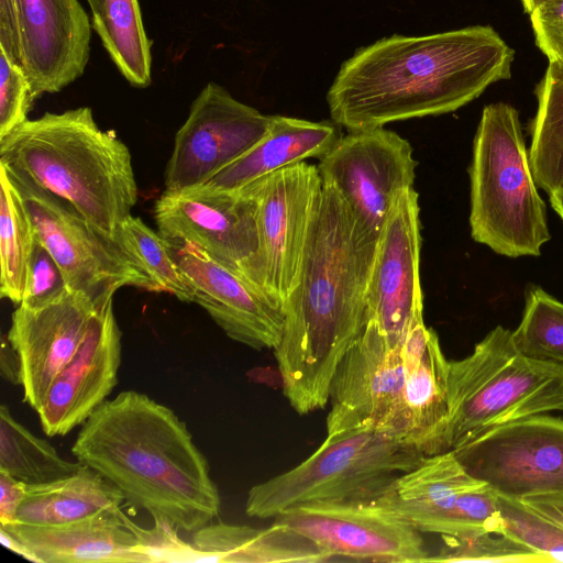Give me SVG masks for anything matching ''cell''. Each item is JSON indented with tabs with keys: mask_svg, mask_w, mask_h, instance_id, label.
I'll use <instances>...</instances> for the list:
<instances>
[{
	"mask_svg": "<svg viewBox=\"0 0 563 563\" xmlns=\"http://www.w3.org/2000/svg\"><path fill=\"white\" fill-rule=\"evenodd\" d=\"M27 490V484L0 471V525L18 522V510Z\"/></svg>",
	"mask_w": 563,
	"mask_h": 563,
	"instance_id": "39",
	"label": "cell"
},
{
	"mask_svg": "<svg viewBox=\"0 0 563 563\" xmlns=\"http://www.w3.org/2000/svg\"><path fill=\"white\" fill-rule=\"evenodd\" d=\"M97 309L86 296L68 289L45 306L18 305L13 311L7 339L20 360L23 401L34 410L82 343Z\"/></svg>",
	"mask_w": 563,
	"mask_h": 563,
	"instance_id": "20",
	"label": "cell"
},
{
	"mask_svg": "<svg viewBox=\"0 0 563 563\" xmlns=\"http://www.w3.org/2000/svg\"><path fill=\"white\" fill-rule=\"evenodd\" d=\"M82 463L67 461L46 440L18 422L0 407V471L27 485L47 484L78 472Z\"/></svg>",
	"mask_w": 563,
	"mask_h": 563,
	"instance_id": "29",
	"label": "cell"
},
{
	"mask_svg": "<svg viewBox=\"0 0 563 563\" xmlns=\"http://www.w3.org/2000/svg\"><path fill=\"white\" fill-rule=\"evenodd\" d=\"M7 173L22 197L35 236L58 264L69 289L98 308L124 286L153 291L147 275L114 238L64 199Z\"/></svg>",
	"mask_w": 563,
	"mask_h": 563,
	"instance_id": "8",
	"label": "cell"
},
{
	"mask_svg": "<svg viewBox=\"0 0 563 563\" xmlns=\"http://www.w3.org/2000/svg\"><path fill=\"white\" fill-rule=\"evenodd\" d=\"M75 457L114 484L125 500L194 532L218 517L221 497L186 423L147 395L125 390L81 424Z\"/></svg>",
	"mask_w": 563,
	"mask_h": 563,
	"instance_id": "3",
	"label": "cell"
},
{
	"mask_svg": "<svg viewBox=\"0 0 563 563\" xmlns=\"http://www.w3.org/2000/svg\"><path fill=\"white\" fill-rule=\"evenodd\" d=\"M333 121H309L271 115L267 133L243 155L220 169L203 186L213 190H238L254 180L308 158L320 159L341 139Z\"/></svg>",
	"mask_w": 563,
	"mask_h": 563,
	"instance_id": "23",
	"label": "cell"
},
{
	"mask_svg": "<svg viewBox=\"0 0 563 563\" xmlns=\"http://www.w3.org/2000/svg\"><path fill=\"white\" fill-rule=\"evenodd\" d=\"M521 500L563 528V494L536 496Z\"/></svg>",
	"mask_w": 563,
	"mask_h": 563,
	"instance_id": "41",
	"label": "cell"
},
{
	"mask_svg": "<svg viewBox=\"0 0 563 563\" xmlns=\"http://www.w3.org/2000/svg\"><path fill=\"white\" fill-rule=\"evenodd\" d=\"M257 196L253 183L238 190L195 186L166 190L154 205L158 233L194 244L263 289Z\"/></svg>",
	"mask_w": 563,
	"mask_h": 563,
	"instance_id": "9",
	"label": "cell"
},
{
	"mask_svg": "<svg viewBox=\"0 0 563 563\" xmlns=\"http://www.w3.org/2000/svg\"><path fill=\"white\" fill-rule=\"evenodd\" d=\"M123 493L93 468L84 465L75 474L41 485H27L18 510V522L62 527L117 512Z\"/></svg>",
	"mask_w": 563,
	"mask_h": 563,
	"instance_id": "26",
	"label": "cell"
},
{
	"mask_svg": "<svg viewBox=\"0 0 563 563\" xmlns=\"http://www.w3.org/2000/svg\"><path fill=\"white\" fill-rule=\"evenodd\" d=\"M404 440L424 455L448 451L449 361L435 331L424 322L407 335Z\"/></svg>",
	"mask_w": 563,
	"mask_h": 563,
	"instance_id": "21",
	"label": "cell"
},
{
	"mask_svg": "<svg viewBox=\"0 0 563 563\" xmlns=\"http://www.w3.org/2000/svg\"><path fill=\"white\" fill-rule=\"evenodd\" d=\"M275 522L332 558L418 563L430 556L421 532L374 500L306 504L279 514Z\"/></svg>",
	"mask_w": 563,
	"mask_h": 563,
	"instance_id": "14",
	"label": "cell"
},
{
	"mask_svg": "<svg viewBox=\"0 0 563 563\" xmlns=\"http://www.w3.org/2000/svg\"><path fill=\"white\" fill-rule=\"evenodd\" d=\"M496 494L526 499L563 494V419L536 415L498 426L454 450Z\"/></svg>",
	"mask_w": 563,
	"mask_h": 563,
	"instance_id": "11",
	"label": "cell"
},
{
	"mask_svg": "<svg viewBox=\"0 0 563 563\" xmlns=\"http://www.w3.org/2000/svg\"><path fill=\"white\" fill-rule=\"evenodd\" d=\"M35 232L22 197L0 165V296L20 305Z\"/></svg>",
	"mask_w": 563,
	"mask_h": 563,
	"instance_id": "30",
	"label": "cell"
},
{
	"mask_svg": "<svg viewBox=\"0 0 563 563\" xmlns=\"http://www.w3.org/2000/svg\"><path fill=\"white\" fill-rule=\"evenodd\" d=\"M405 377L402 345L366 321L331 382L327 434L373 427L405 442Z\"/></svg>",
	"mask_w": 563,
	"mask_h": 563,
	"instance_id": "12",
	"label": "cell"
},
{
	"mask_svg": "<svg viewBox=\"0 0 563 563\" xmlns=\"http://www.w3.org/2000/svg\"><path fill=\"white\" fill-rule=\"evenodd\" d=\"M424 456L373 427L327 434L301 463L251 487L245 512L267 519L306 504L371 501Z\"/></svg>",
	"mask_w": 563,
	"mask_h": 563,
	"instance_id": "7",
	"label": "cell"
},
{
	"mask_svg": "<svg viewBox=\"0 0 563 563\" xmlns=\"http://www.w3.org/2000/svg\"><path fill=\"white\" fill-rule=\"evenodd\" d=\"M34 100L24 70L0 48V140L29 120Z\"/></svg>",
	"mask_w": 563,
	"mask_h": 563,
	"instance_id": "36",
	"label": "cell"
},
{
	"mask_svg": "<svg viewBox=\"0 0 563 563\" xmlns=\"http://www.w3.org/2000/svg\"><path fill=\"white\" fill-rule=\"evenodd\" d=\"M0 165L114 239L137 201L128 146L99 128L89 107L26 120L0 140Z\"/></svg>",
	"mask_w": 563,
	"mask_h": 563,
	"instance_id": "4",
	"label": "cell"
},
{
	"mask_svg": "<svg viewBox=\"0 0 563 563\" xmlns=\"http://www.w3.org/2000/svg\"><path fill=\"white\" fill-rule=\"evenodd\" d=\"M92 29L121 75L136 88L152 81L151 41L137 0H103L91 13Z\"/></svg>",
	"mask_w": 563,
	"mask_h": 563,
	"instance_id": "28",
	"label": "cell"
},
{
	"mask_svg": "<svg viewBox=\"0 0 563 563\" xmlns=\"http://www.w3.org/2000/svg\"><path fill=\"white\" fill-rule=\"evenodd\" d=\"M497 533L528 547L547 562H563V528L521 499L497 494Z\"/></svg>",
	"mask_w": 563,
	"mask_h": 563,
	"instance_id": "33",
	"label": "cell"
},
{
	"mask_svg": "<svg viewBox=\"0 0 563 563\" xmlns=\"http://www.w3.org/2000/svg\"><path fill=\"white\" fill-rule=\"evenodd\" d=\"M191 542L206 562L320 563L332 559L305 536L275 521L266 528L210 522L192 532Z\"/></svg>",
	"mask_w": 563,
	"mask_h": 563,
	"instance_id": "25",
	"label": "cell"
},
{
	"mask_svg": "<svg viewBox=\"0 0 563 563\" xmlns=\"http://www.w3.org/2000/svg\"><path fill=\"white\" fill-rule=\"evenodd\" d=\"M0 355V369L2 377L13 385L21 386L20 360L8 339L7 341L2 339Z\"/></svg>",
	"mask_w": 563,
	"mask_h": 563,
	"instance_id": "42",
	"label": "cell"
},
{
	"mask_svg": "<svg viewBox=\"0 0 563 563\" xmlns=\"http://www.w3.org/2000/svg\"><path fill=\"white\" fill-rule=\"evenodd\" d=\"M461 464L454 451L427 455L396 477L374 499L421 533H445L459 497L483 485Z\"/></svg>",
	"mask_w": 563,
	"mask_h": 563,
	"instance_id": "22",
	"label": "cell"
},
{
	"mask_svg": "<svg viewBox=\"0 0 563 563\" xmlns=\"http://www.w3.org/2000/svg\"><path fill=\"white\" fill-rule=\"evenodd\" d=\"M68 289L58 264L36 238L27 265L24 291L20 305L27 308H38L59 298Z\"/></svg>",
	"mask_w": 563,
	"mask_h": 563,
	"instance_id": "37",
	"label": "cell"
},
{
	"mask_svg": "<svg viewBox=\"0 0 563 563\" xmlns=\"http://www.w3.org/2000/svg\"><path fill=\"white\" fill-rule=\"evenodd\" d=\"M412 188L400 192L380 234L366 292L365 319L394 345L423 323L420 207Z\"/></svg>",
	"mask_w": 563,
	"mask_h": 563,
	"instance_id": "15",
	"label": "cell"
},
{
	"mask_svg": "<svg viewBox=\"0 0 563 563\" xmlns=\"http://www.w3.org/2000/svg\"><path fill=\"white\" fill-rule=\"evenodd\" d=\"M536 96L528 152L537 186L551 195L563 187V63H549Z\"/></svg>",
	"mask_w": 563,
	"mask_h": 563,
	"instance_id": "27",
	"label": "cell"
},
{
	"mask_svg": "<svg viewBox=\"0 0 563 563\" xmlns=\"http://www.w3.org/2000/svg\"><path fill=\"white\" fill-rule=\"evenodd\" d=\"M115 240L136 261L153 285V291L172 294L180 301L194 302V291L172 255L166 239L140 218L128 217Z\"/></svg>",
	"mask_w": 563,
	"mask_h": 563,
	"instance_id": "31",
	"label": "cell"
},
{
	"mask_svg": "<svg viewBox=\"0 0 563 563\" xmlns=\"http://www.w3.org/2000/svg\"><path fill=\"white\" fill-rule=\"evenodd\" d=\"M317 166L322 184L335 188L362 229L379 240L397 196L413 186L418 162L408 140L379 126L349 131Z\"/></svg>",
	"mask_w": 563,
	"mask_h": 563,
	"instance_id": "10",
	"label": "cell"
},
{
	"mask_svg": "<svg viewBox=\"0 0 563 563\" xmlns=\"http://www.w3.org/2000/svg\"><path fill=\"white\" fill-rule=\"evenodd\" d=\"M0 48L20 65L15 0H0Z\"/></svg>",
	"mask_w": 563,
	"mask_h": 563,
	"instance_id": "40",
	"label": "cell"
},
{
	"mask_svg": "<svg viewBox=\"0 0 563 563\" xmlns=\"http://www.w3.org/2000/svg\"><path fill=\"white\" fill-rule=\"evenodd\" d=\"M124 520L136 537L134 551L145 563H194L206 562L205 554L192 542L185 541L169 522L154 518V526L144 529L133 522L125 514Z\"/></svg>",
	"mask_w": 563,
	"mask_h": 563,
	"instance_id": "35",
	"label": "cell"
},
{
	"mask_svg": "<svg viewBox=\"0 0 563 563\" xmlns=\"http://www.w3.org/2000/svg\"><path fill=\"white\" fill-rule=\"evenodd\" d=\"M173 257L202 307L231 340L256 351L274 350L283 335L284 307L197 246L168 241Z\"/></svg>",
	"mask_w": 563,
	"mask_h": 563,
	"instance_id": "17",
	"label": "cell"
},
{
	"mask_svg": "<svg viewBox=\"0 0 563 563\" xmlns=\"http://www.w3.org/2000/svg\"><path fill=\"white\" fill-rule=\"evenodd\" d=\"M20 65L36 99L85 71L91 21L78 0H15Z\"/></svg>",
	"mask_w": 563,
	"mask_h": 563,
	"instance_id": "18",
	"label": "cell"
},
{
	"mask_svg": "<svg viewBox=\"0 0 563 563\" xmlns=\"http://www.w3.org/2000/svg\"><path fill=\"white\" fill-rule=\"evenodd\" d=\"M121 340L111 299L95 311L82 343L36 410L45 434L66 435L107 400L118 384Z\"/></svg>",
	"mask_w": 563,
	"mask_h": 563,
	"instance_id": "19",
	"label": "cell"
},
{
	"mask_svg": "<svg viewBox=\"0 0 563 563\" xmlns=\"http://www.w3.org/2000/svg\"><path fill=\"white\" fill-rule=\"evenodd\" d=\"M512 336L527 356L563 364V302L538 285H528L521 321Z\"/></svg>",
	"mask_w": 563,
	"mask_h": 563,
	"instance_id": "32",
	"label": "cell"
},
{
	"mask_svg": "<svg viewBox=\"0 0 563 563\" xmlns=\"http://www.w3.org/2000/svg\"><path fill=\"white\" fill-rule=\"evenodd\" d=\"M551 207L563 220V187L549 195Z\"/></svg>",
	"mask_w": 563,
	"mask_h": 563,
	"instance_id": "44",
	"label": "cell"
},
{
	"mask_svg": "<svg viewBox=\"0 0 563 563\" xmlns=\"http://www.w3.org/2000/svg\"><path fill=\"white\" fill-rule=\"evenodd\" d=\"M271 115L235 99L210 81L175 134L165 169V189L199 186L243 155L267 133Z\"/></svg>",
	"mask_w": 563,
	"mask_h": 563,
	"instance_id": "13",
	"label": "cell"
},
{
	"mask_svg": "<svg viewBox=\"0 0 563 563\" xmlns=\"http://www.w3.org/2000/svg\"><path fill=\"white\" fill-rule=\"evenodd\" d=\"M442 539L439 552L426 562H547L533 550L500 533L482 532Z\"/></svg>",
	"mask_w": 563,
	"mask_h": 563,
	"instance_id": "34",
	"label": "cell"
},
{
	"mask_svg": "<svg viewBox=\"0 0 563 563\" xmlns=\"http://www.w3.org/2000/svg\"><path fill=\"white\" fill-rule=\"evenodd\" d=\"M521 4L523 7V10L526 13H531L533 10H536L538 7L543 4L544 2L549 0H520Z\"/></svg>",
	"mask_w": 563,
	"mask_h": 563,
	"instance_id": "45",
	"label": "cell"
},
{
	"mask_svg": "<svg viewBox=\"0 0 563 563\" xmlns=\"http://www.w3.org/2000/svg\"><path fill=\"white\" fill-rule=\"evenodd\" d=\"M91 10V13L98 12L102 4L103 0H87Z\"/></svg>",
	"mask_w": 563,
	"mask_h": 563,
	"instance_id": "46",
	"label": "cell"
},
{
	"mask_svg": "<svg viewBox=\"0 0 563 563\" xmlns=\"http://www.w3.org/2000/svg\"><path fill=\"white\" fill-rule=\"evenodd\" d=\"M266 292L284 307L294 289L322 179L306 161L253 181Z\"/></svg>",
	"mask_w": 563,
	"mask_h": 563,
	"instance_id": "16",
	"label": "cell"
},
{
	"mask_svg": "<svg viewBox=\"0 0 563 563\" xmlns=\"http://www.w3.org/2000/svg\"><path fill=\"white\" fill-rule=\"evenodd\" d=\"M563 411V364L521 354L497 325L473 352L449 361L448 451L508 422Z\"/></svg>",
	"mask_w": 563,
	"mask_h": 563,
	"instance_id": "6",
	"label": "cell"
},
{
	"mask_svg": "<svg viewBox=\"0 0 563 563\" xmlns=\"http://www.w3.org/2000/svg\"><path fill=\"white\" fill-rule=\"evenodd\" d=\"M0 541L4 548L27 561L41 563L32 550L7 528L0 526Z\"/></svg>",
	"mask_w": 563,
	"mask_h": 563,
	"instance_id": "43",
	"label": "cell"
},
{
	"mask_svg": "<svg viewBox=\"0 0 563 563\" xmlns=\"http://www.w3.org/2000/svg\"><path fill=\"white\" fill-rule=\"evenodd\" d=\"M468 175L473 240L507 257L539 256L551 234L515 107L483 109Z\"/></svg>",
	"mask_w": 563,
	"mask_h": 563,
	"instance_id": "5",
	"label": "cell"
},
{
	"mask_svg": "<svg viewBox=\"0 0 563 563\" xmlns=\"http://www.w3.org/2000/svg\"><path fill=\"white\" fill-rule=\"evenodd\" d=\"M514 49L488 25L394 34L344 60L328 92L334 123L357 131L456 111L510 78Z\"/></svg>",
	"mask_w": 563,
	"mask_h": 563,
	"instance_id": "2",
	"label": "cell"
},
{
	"mask_svg": "<svg viewBox=\"0 0 563 563\" xmlns=\"http://www.w3.org/2000/svg\"><path fill=\"white\" fill-rule=\"evenodd\" d=\"M4 528L41 563H145L134 551L137 540L121 509L62 527L16 522Z\"/></svg>",
	"mask_w": 563,
	"mask_h": 563,
	"instance_id": "24",
	"label": "cell"
},
{
	"mask_svg": "<svg viewBox=\"0 0 563 563\" xmlns=\"http://www.w3.org/2000/svg\"><path fill=\"white\" fill-rule=\"evenodd\" d=\"M378 241L338 190L322 184L297 283L284 302L283 335L273 350L283 394L299 415L327 406L335 371L366 322Z\"/></svg>",
	"mask_w": 563,
	"mask_h": 563,
	"instance_id": "1",
	"label": "cell"
},
{
	"mask_svg": "<svg viewBox=\"0 0 563 563\" xmlns=\"http://www.w3.org/2000/svg\"><path fill=\"white\" fill-rule=\"evenodd\" d=\"M536 45L549 63H563V0H549L530 13Z\"/></svg>",
	"mask_w": 563,
	"mask_h": 563,
	"instance_id": "38",
	"label": "cell"
}]
</instances>
